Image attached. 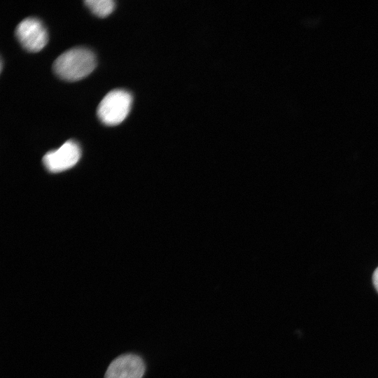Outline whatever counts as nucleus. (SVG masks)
Listing matches in <instances>:
<instances>
[{
    "label": "nucleus",
    "instance_id": "obj_3",
    "mask_svg": "<svg viewBox=\"0 0 378 378\" xmlns=\"http://www.w3.org/2000/svg\"><path fill=\"white\" fill-rule=\"evenodd\" d=\"M15 35L21 46L29 52H38L48 42V33L42 22L27 18L16 27Z\"/></svg>",
    "mask_w": 378,
    "mask_h": 378
},
{
    "label": "nucleus",
    "instance_id": "obj_5",
    "mask_svg": "<svg viewBox=\"0 0 378 378\" xmlns=\"http://www.w3.org/2000/svg\"><path fill=\"white\" fill-rule=\"evenodd\" d=\"M145 365L139 356L132 354L115 358L108 365L104 378H142Z\"/></svg>",
    "mask_w": 378,
    "mask_h": 378
},
{
    "label": "nucleus",
    "instance_id": "obj_2",
    "mask_svg": "<svg viewBox=\"0 0 378 378\" xmlns=\"http://www.w3.org/2000/svg\"><path fill=\"white\" fill-rule=\"evenodd\" d=\"M132 102V94L121 89L107 93L97 107L99 119L106 125H116L127 116Z\"/></svg>",
    "mask_w": 378,
    "mask_h": 378
},
{
    "label": "nucleus",
    "instance_id": "obj_1",
    "mask_svg": "<svg viewBox=\"0 0 378 378\" xmlns=\"http://www.w3.org/2000/svg\"><path fill=\"white\" fill-rule=\"evenodd\" d=\"M96 66L94 54L85 48H74L61 54L54 62V73L66 81H76L89 75Z\"/></svg>",
    "mask_w": 378,
    "mask_h": 378
},
{
    "label": "nucleus",
    "instance_id": "obj_4",
    "mask_svg": "<svg viewBox=\"0 0 378 378\" xmlns=\"http://www.w3.org/2000/svg\"><path fill=\"white\" fill-rule=\"evenodd\" d=\"M80 155L78 144L69 140L59 148L48 152L43 158V162L49 172H60L74 167L79 160Z\"/></svg>",
    "mask_w": 378,
    "mask_h": 378
},
{
    "label": "nucleus",
    "instance_id": "obj_6",
    "mask_svg": "<svg viewBox=\"0 0 378 378\" xmlns=\"http://www.w3.org/2000/svg\"><path fill=\"white\" fill-rule=\"evenodd\" d=\"M84 3L95 15L99 18L108 15L115 7V3L111 0H87Z\"/></svg>",
    "mask_w": 378,
    "mask_h": 378
},
{
    "label": "nucleus",
    "instance_id": "obj_7",
    "mask_svg": "<svg viewBox=\"0 0 378 378\" xmlns=\"http://www.w3.org/2000/svg\"><path fill=\"white\" fill-rule=\"evenodd\" d=\"M372 283L373 285L378 292V267L375 269L372 274Z\"/></svg>",
    "mask_w": 378,
    "mask_h": 378
}]
</instances>
